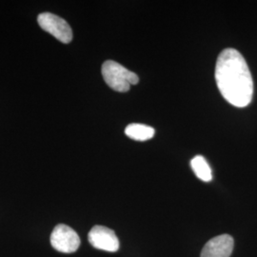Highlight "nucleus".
Returning a JSON list of instances; mask_svg holds the SVG:
<instances>
[{"instance_id": "nucleus-1", "label": "nucleus", "mask_w": 257, "mask_h": 257, "mask_svg": "<svg viewBox=\"0 0 257 257\" xmlns=\"http://www.w3.org/2000/svg\"><path fill=\"white\" fill-rule=\"evenodd\" d=\"M215 80L222 96L237 108L247 107L253 95V80L248 64L237 50L228 48L218 55Z\"/></svg>"}, {"instance_id": "nucleus-2", "label": "nucleus", "mask_w": 257, "mask_h": 257, "mask_svg": "<svg viewBox=\"0 0 257 257\" xmlns=\"http://www.w3.org/2000/svg\"><path fill=\"white\" fill-rule=\"evenodd\" d=\"M101 71L105 82L116 92H128L132 85L139 82L137 74L112 60L104 62Z\"/></svg>"}, {"instance_id": "nucleus-3", "label": "nucleus", "mask_w": 257, "mask_h": 257, "mask_svg": "<svg viewBox=\"0 0 257 257\" xmlns=\"http://www.w3.org/2000/svg\"><path fill=\"white\" fill-rule=\"evenodd\" d=\"M37 21L40 27L60 42L68 44L72 41L73 31L64 19L51 13H43L38 16Z\"/></svg>"}, {"instance_id": "nucleus-4", "label": "nucleus", "mask_w": 257, "mask_h": 257, "mask_svg": "<svg viewBox=\"0 0 257 257\" xmlns=\"http://www.w3.org/2000/svg\"><path fill=\"white\" fill-rule=\"evenodd\" d=\"M51 245L57 251L73 253L79 248L80 238L71 227L64 224H59L51 234Z\"/></svg>"}, {"instance_id": "nucleus-5", "label": "nucleus", "mask_w": 257, "mask_h": 257, "mask_svg": "<svg viewBox=\"0 0 257 257\" xmlns=\"http://www.w3.org/2000/svg\"><path fill=\"white\" fill-rule=\"evenodd\" d=\"M88 239L93 248L110 252H115L119 248V240L115 232L104 226H94L90 230Z\"/></svg>"}, {"instance_id": "nucleus-6", "label": "nucleus", "mask_w": 257, "mask_h": 257, "mask_svg": "<svg viewBox=\"0 0 257 257\" xmlns=\"http://www.w3.org/2000/svg\"><path fill=\"white\" fill-rule=\"evenodd\" d=\"M234 246L233 238L222 234L211 239L204 246L200 257H230Z\"/></svg>"}, {"instance_id": "nucleus-7", "label": "nucleus", "mask_w": 257, "mask_h": 257, "mask_svg": "<svg viewBox=\"0 0 257 257\" xmlns=\"http://www.w3.org/2000/svg\"><path fill=\"white\" fill-rule=\"evenodd\" d=\"M155 128L144 125L134 123L130 124L125 128V134L128 138L137 140V141H147L149 139L155 137Z\"/></svg>"}, {"instance_id": "nucleus-8", "label": "nucleus", "mask_w": 257, "mask_h": 257, "mask_svg": "<svg viewBox=\"0 0 257 257\" xmlns=\"http://www.w3.org/2000/svg\"><path fill=\"white\" fill-rule=\"evenodd\" d=\"M193 173L204 182H210L212 179L211 169L202 156H196L191 161Z\"/></svg>"}]
</instances>
